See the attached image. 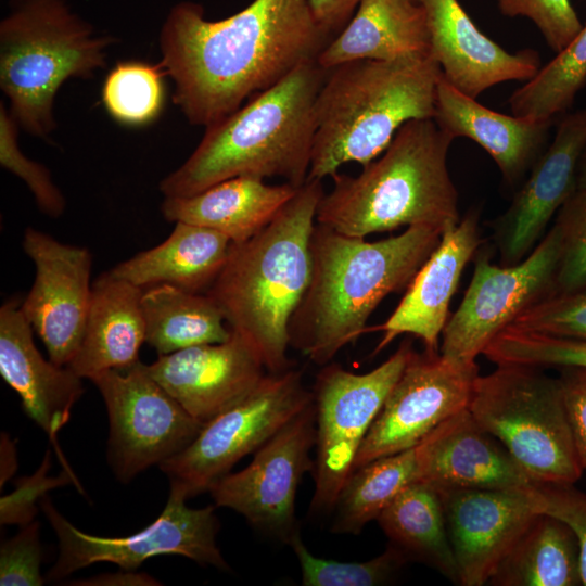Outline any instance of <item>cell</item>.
Returning <instances> with one entry per match:
<instances>
[{
  "mask_svg": "<svg viewBox=\"0 0 586 586\" xmlns=\"http://www.w3.org/2000/svg\"><path fill=\"white\" fill-rule=\"evenodd\" d=\"M288 545L293 549L304 586H377L393 581L408 562L391 544L379 556L362 562H341L314 556L295 532Z\"/></svg>",
  "mask_w": 586,
  "mask_h": 586,
  "instance_id": "cell-35",
  "label": "cell"
},
{
  "mask_svg": "<svg viewBox=\"0 0 586 586\" xmlns=\"http://www.w3.org/2000/svg\"><path fill=\"white\" fill-rule=\"evenodd\" d=\"M22 246L36 268L22 309L50 360L68 366L86 327L92 291V254L87 247L62 243L33 227L24 231Z\"/></svg>",
  "mask_w": 586,
  "mask_h": 586,
  "instance_id": "cell-16",
  "label": "cell"
},
{
  "mask_svg": "<svg viewBox=\"0 0 586 586\" xmlns=\"http://www.w3.org/2000/svg\"><path fill=\"white\" fill-rule=\"evenodd\" d=\"M116 41L65 0H9L0 21V89L18 127L49 139L56 128L54 100L61 86L104 68Z\"/></svg>",
  "mask_w": 586,
  "mask_h": 586,
  "instance_id": "cell-7",
  "label": "cell"
},
{
  "mask_svg": "<svg viewBox=\"0 0 586 586\" xmlns=\"http://www.w3.org/2000/svg\"><path fill=\"white\" fill-rule=\"evenodd\" d=\"M586 189V149L582 154L576 174V190Z\"/></svg>",
  "mask_w": 586,
  "mask_h": 586,
  "instance_id": "cell-48",
  "label": "cell"
},
{
  "mask_svg": "<svg viewBox=\"0 0 586 586\" xmlns=\"http://www.w3.org/2000/svg\"><path fill=\"white\" fill-rule=\"evenodd\" d=\"M313 402L302 370L267 372L244 398L206 422L186 449L158 467L170 487L188 499L194 497L208 491Z\"/></svg>",
  "mask_w": 586,
  "mask_h": 586,
  "instance_id": "cell-9",
  "label": "cell"
},
{
  "mask_svg": "<svg viewBox=\"0 0 586 586\" xmlns=\"http://www.w3.org/2000/svg\"><path fill=\"white\" fill-rule=\"evenodd\" d=\"M494 586L582 585L579 547L572 528L538 513L489 578Z\"/></svg>",
  "mask_w": 586,
  "mask_h": 586,
  "instance_id": "cell-30",
  "label": "cell"
},
{
  "mask_svg": "<svg viewBox=\"0 0 586 586\" xmlns=\"http://www.w3.org/2000/svg\"><path fill=\"white\" fill-rule=\"evenodd\" d=\"M530 487H436L457 565L458 585L487 584L499 563L539 513Z\"/></svg>",
  "mask_w": 586,
  "mask_h": 586,
  "instance_id": "cell-17",
  "label": "cell"
},
{
  "mask_svg": "<svg viewBox=\"0 0 586 586\" xmlns=\"http://www.w3.org/2000/svg\"><path fill=\"white\" fill-rule=\"evenodd\" d=\"M72 585H92V586H122V585H160L161 583L145 573H135L129 570H123L118 573L101 574L86 579L75 581Z\"/></svg>",
  "mask_w": 586,
  "mask_h": 586,
  "instance_id": "cell-46",
  "label": "cell"
},
{
  "mask_svg": "<svg viewBox=\"0 0 586 586\" xmlns=\"http://www.w3.org/2000/svg\"><path fill=\"white\" fill-rule=\"evenodd\" d=\"M502 15L530 18L548 47L558 53L583 27L570 0H496Z\"/></svg>",
  "mask_w": 586,
  "mask_h": 586,
  "instance_id": "cell-40",
  "label": "cell"
},
{
  "mask_svg": "<svg viewBox=\"0 0 586 586\" xmlns=\"http://www.w3.org/2000/svg\"><path fill=\"white\" fill-rule=\"evenodd\" d=\"M377 521L390 544L408 561L429 565L458 584L444 509L435 486L422 481L410 484Z\"/></svg>",
  "mask_w": 586,
  "mask_h": 586,
  "instance_id": "cell-29",
  "label": "cell"
},
{
  "mask_svg": "<svg viewBox=\"0 0 586 586\" xmlns=\"http://www.w3.org/2000/svg\"><path fill=\"white\" fill-rule=\"evenodd\" d=\"M33 331L22 300L5 301L0 308V374L18 394L24 411L54 444L65 471L74 476L56 435L84 393L82 378L68 366L47 360L35 345Z\"/></svg>",
  "mask_w": 586,
  "mask_h": 586,
  "instance_id": "cell-22",
  "label": "cell"
},
{
  "mask_svg": "<svg viewBox=\"0 0 586 586\" xmlns=\"http://www.w3.org/2000/svg\"><path fill=\"white\" fill-rule=\"evenodd\" d=\"M509 327L586 341V291L552 293L524 310Z\"/></svg>",
  "mask_w": 586,
  "mask_h": 586,
  "instance_id": "cell-39",
  "label": "cell"
},
{
  "mask_svg": "<svg viewBox=\"0 0 586 586\" xmlns=\"http://www.w3.org/2000/svg\"><path fill=\"white\" fill-rule=\"evenodd\" d=\"M327 71L300 64L270 88L205 127L192 154L164 177V198L196 194L220 181L280 177L300 188L308 177L316 132V99Z\"/></svg>",
  "mask_w": 586,
  "mask_h": 586,
  "instance_id": "cell-3",
  "label": "cell"
},
{
  "mask_svg": "<svg viewBox=\"0 0 586 586\" xmlns=\"http://www.w3.org/2000/svg\"><path fill=\"white\" fill-rule=\"evenodd\" d=\"M425 10L431 55L443 77L458 91L476 99L509 80L527 81L542 67L539 53L506 51L484 35L458 0H421Z\"/></svg>",
  "mask_w": 586,
  "mask_h": 586,
  "instance_id": "cell-21",
  "label": "cell"
},
{
  "mask_svg": "<svg viewBox=\"0 0 586 586\" xmlns=\"http://www.w3.org/2000/svg\"><path fill=\"white\" fill-rule=\"evenodd\" d=\"M417 455L419 481L435 487L521 489L536 483L468 408L435 428Z\"/></svg>",
  "mask_w": 586,
  "mask_h": 586,
  "instance_id": "cell-23",
  "label": "cell"
},
{
  "mask_svg": "<svg viewBox=\"0 0 586 586\" xmlns=\"http://www.w3.org/2000/svg\"><path fill=\"white\" fill-rule=\"evenodd\" d=\"M284 182L240 176L220 181L189 196L164 198L161 212L171 222H187L216 230L241 243L264 229L296 193Z\"/></svg>",
  "mask_w": 586,
  "mask_h": 586,
  "instance_id": "cell-27",
  "label": "cell"
},
{
  "mask_svg": "<svg viewBox=\"0 0 586 586\" xmlns=\"http://www.w3.org/2000/svg\"><path fill=\"white\" fill-rule=\"evenodd\" d=\"M142 292V288L107 271L94 280L82 340L68 364L80 378L126 369L139 361V349L145 342Z\"/></svg>",
  "mask_w": 586,
  "mask_h": 586,
  "instance_id": "cell-26",
  "label": "cell"
},
{
  "mask_svg": "<svg viewBox=\"0 0 586 586\" xmlns=\"http://www.w3.org/2000/svg\"><path fill=\"white\" fill-rule=\"evenodd\" d=\"M586 149V106L560 120L555 138L528 173L511 204L493 224L500 263L523 260L547 225L576 190L579 160Z\"/></svg>",
  "mask_w": 586,
  "mask_h": 586,
  "instance_id": "cell-18",
  "label": "cell"
},
{
  "mask_svg": "<svg viewBox=\"0 0 586 586\" xmlns=\"http://www.w3.org/2000/svg\"><path fill=\"white\" fill-rule=\"evenodd\" d=\"M419 481L417 446L374 459L354 470L333 510L332 532L359 534L410 484Z\"/></svg>",
  "mask_w": 586,
  "mask_h": 586,
  "instance_id": "cell-32",
  "label": "cell"
},
{
  "mask_svg": "<svg viewBox=\"0 0 586 586\" xmlns=\"http://www.w3.org/2000/svg\"><path fill=\"white\" fill-rule=\"evenodd\" d=\"M558 370L576 449L586 470V368L562 367Z\"/></svg>",
  "mask_w": 586,
  "mask_h": 586,
  "instance_id": "cell-44",
  "label": "cell"
},
{
  "mask_svg": "<svg viewBox=\"0 0 586 586\" xmlns=\"http://www.w3.org/2000/svg\"><path fill=\"white\" fill-rule=\"evenodd\" d=\"M468 410L536 483L574 484L583 474L559 378L497 365L474 380Z\"/></svg>",
  "mask_w": 586,
  "mask_h": 586,
  "instance_id": "cell-8",
  "label": "cell"
},
{
  "mask_svg": "<svg viewBox=\"0 0 586 586\" xmlns=\"http://www.w3.org/2000/svg\"><path fill=\"white\" fill-rule=\"evenodd\" d=\"M89 380L106 406L107 460L123 483L181 453L204 425L151 377L140 360Z\"/></svg>",
  "mask_w": 586,
  "mask_h": 586,
  "instance_id": "cell-12",
  "label": "cell"
},
{
  "mask_svg": "<svg viewBox=\"0 0 586 586\" xmlns=\"http://www.w3.org/2000/svg\"><path fill=\"white\" fill-rule=\"evenodd\" d=\"M553 225L561 238L556 292L586 291V189L571 194Z\"/></svg>",
  "mask_w": 586,
  "mask_h": 586,
  "instance_id": "cell-38",
  "label": "cell"
},
{
  "mask_svg": "<svg viewBox=\"0 0 586 586\" xmlns=\"http://www.w3.org/2000/svg\"><path fill=\"white\" fill-rule=\"evenodd\" d=\"M40 524L36 521L21 526L20 532L0 548L1 586H40L44 578L41 565Z\"/></svg>",
  "mask_w": 586,
  "mask_h": 586,
  "instance_id": "cell-42",
  "label": "cell"
},
{
  "mask_svg": "<svg viewBox=\"0 0 586 586\" xmlns=\"http://www.w3.org/2000/svg\"><path fill=\"white\" fill-rule=\"evenodd\" d=\"M18 125L3 102L0 103V164L22 179L33 193L37 206L47 216L63 215L66 202L54 184L49 169L28 158L18 148Z\"/></svg>",
  "mask_w": 586,
  "mask_h": 586,
  "instance_id": "cell-37",
  "label": "cell"
},
{
  "mask_svg": "<svg viewBox=\"0 0 586 586\" xmlns=\"http://www.w3.org/2000/svg\"><path fill=\"white\" fill-rule=\"evenodd\" d=\"M231 243L216 230L178 221L165 241L107 272L142 289L166 283L205 293L221 271Z\"/></svg>",
  "mask_w": 586,
  "mask_h": 586,
  "instance_id": "cell-28",
  "label": "cell"
},
{
  "mask_svg": "<svg viewBox=\"0 0 586 586\" xmlns=\"http://www.w3.org/2000/svg\"><path fill=\"white\" fill-rule=\"evenodd\" d=\"M14 443L4 433L1 435V486L16 470V456Z\"/></svg>",
  "mask_w": 586,
  "mask_h": 586,
  "instance_id": "cell-47",
  "label": "cell"
},
{
  "mask_svg": "<svg viewBox=\"0 0 586 586\" xmlns=\"http://www.w3.org/2000/svg\"><path fill=\"white\" fill-rule=\"evenodd\" d=\"M479 217V211L473 208L458 224L447 227L393 314L383 323L366 328V332H383L371 356L404 333L419 337L425 351L438 352V339L449 319L450 301L466 265L482 243Z\"/></svg>",
  "mask_w": 586,
  "mask_h": 586,
  "instance_id": "cell-20",
  "label": "cell"
},
{
  "mask_svg": "<svg viewBox=\"0 0 586 586\" xmlns=\"http://www.w3.org/2000/svg\"><path fill=\"white\" fill-rule=\"evenodd\" d=\"M454 138L434 118L404 124L381 156L357 176H332L316 222L366 238L406 226L442 230L458 224V192L447 168Z\"/></svg>",
  "mask_w": 586,
  "mask_h": 586,
  "instance_id": "cell-5",
  "label": "cell"
},
{
  "mask_svg": "<svg viewBox=\"0 0 586 586\" xmlns=\"http://www.w3.org/2000/svg\"><path fill=\"white\" fill-rule=\"evenodd\" d=\"M531 496L539 513L566 523L574 532L579 547L582 585L586 586V493L573 484L535 483Z\"/></svg>",
  "mask_w": 586,
  "mask_h": 586,
  "instance_id": "cell-41",
  "label": "cell"
},
{
  "mask_svg": "<svg viewBox=\"0 0 586 586\" xmlns=\"http://www.w3.org/2000/svg\"><path fill=\"white\" fill-rule=\"evenodd\" d=\"M165 72L161 64L117 63L104 79L101 98L109 115L119 124L144 126L161 114L165 102Z\"/></svg>",
  "mask_w": 586,
  "mask_h": 586,
  "instance_id": "cell-34",
  "label": "cell"
},
{
  "mask_svg": "<svg viewBox=\"0 0 586 586\" xmlns=\"http://www.w3.org/2000/svg\"><path fill=\"white\" fill-rule=\"evenodd\" d=\"M560 254V232L553 225L518 264L497 266L486 254L479 255L461 304L442 332L440 353L462 362H476L500 331L528 307L556 293Z\"/></svg>",
  "mask_w": 586,
  "mask_h": 586,
  "instance_id": "cell-13",
  "label": "cell"
},
{
  "mask_svg": "<svg viewBox=\"0 0 586 586\" xmlns=\"http://www.w3.org/2000/svg\"><path fill=\"white\" fill-rule=\"evenodd\" d=\"M586 85V24L574 39L510 95L513 115L555 120L573 104Z\"/></svg>",
  "mask_w": 586,
  "mask_h": 586,
  "instance_id": "cell-33",
  "label": "cell"
},
{
  "mask_svg": "<svg viewBox=\"0 0 586 586\" xmlns=\"http://www.w3.org/2000/svg\"><path fill=\"white\" fill-rule=\"evenodd\" d=\"M431 55L425 10L415 0H362L354 16L320 51L326 71L360 61Z\"/></svg>",
  "mask_w": 586,
  "mask_h": 586,
  "instance_id": "cell-25",
  "label": "cell"
},
{
  "mask_svg": "<svg viewBox=\"0 0 586 586\" xmlns=\"http://www.w3.org/2000/svg\"><path fill=\"white\" fill-rule=\"evenodd\" d=\"M477 375L476 362L413 351L362 441L353 471L417 446L442 422L468 408Z\"/></svg>",
  "mask_w": 586,
  "mask_h": 586,
  "instance_id": "cell-14",
  "label": "cell"
},
{
  "mask_svg": "<svg viewBox=\"0 0 586 586\" xmlns=\"http://www.w3.org/2000/svg\"><path fill=\"white\" fill-rule=\"evenodd\" d=\"M187 499L170 487L164 510L150 525L126 537H101L78 530L43 496L40 507L59 540V557L48 581L62 579L97 562L133 571L146 559L162 555H179L202 565L230 570L216 544V506L193 509L186 505Z\"/></svg>",
  "mask_w": 586,
  "mask_h": 586,
  "instance_id": "cell-11",
  "label": "cell"
},
{
  "mask_svg": "<svg viewBox=\"0 0 586 586\" xmlns=\"http://www.w3.org/2000/svg\"><path fill=\"white\" fill-rule=\"evenodd\" d=\"M331 39L308 0H254L219 21L182 1L161 27L160 64L174 82V104L189 124L207 127L317 59Z\"/></svg>",
  "mask_w": 586,
  "mask_h": 586,
  "instance_id": "cell-1",
  "label": "cell"
},
{
  "mask_svg": "<svg viewBox=\"0 0 586 586\" xmlns=\"http://www.w3.org/2000/svg\"><path fill=\"white\" fill-rule=\"evenodd\" d=\"M442 230L411 226L369 242L315 222L308 286L289 326L290 345L324 366L366 332L387 295L407 289L441 241Z\"/></svg>",
  "mask_w": 586,
  "mask_h": 586,
  "instance_id": "cell-2",
  "label": "cell"
},
{
  "mask_svg": "<svg viewBox=\"0 0 586 586\" xmlns=\"http://www.w3.org/2000/svg\"><path fill=\"white\" fill-rule=\"evenodd\" d=\"M413 351L411 341L405 339L391 357L367 373L357 374L337 364H327L318 372L313 388L316 459L311 511L333 509L362 441Z\"/></svg>",
  "mask_w": 586,
  "mask_h": 586,
  "instance_id": "cell-10",
  "label": "cell"
},
{
  "mask_svg": "<svg viewBox=\"0 0 586 586\" xmlns=\"http://www.w3.org/2000/svg\"><path fill=\"white\" fill-rule=\"evenodd\" d=\"M362 0H308L317 24L333 38L349 22Z\"/></svg>",
  "mask_w": 586,
  "mask_h": 586,
  "instance_id": "cell-45",
  "label": "cell"
},
{
  "mask_svg": "<svg viewBox=\"0 0 586 586\" xmlns=\"http://www.w3.org/2000/svg\"><path fill=\"white\" fill-rule=\"evenodd\" d=\"M145 367L203 424L244 398L267 373L257 353L232 331L225 342L162 355Z\"/></svg>",
  "mask_w": 586,
  "mask_h": 586,
  "instance_id": "cell-19",
  "label": "cell"
},
{
  "mask_svg": "<svg viewBox=\"0 0 586 586\" xmlns=\"http://www.w3.org/2000/svg\"><path fill=\"white\" fill-rule=\"evenodd\" d=\"M436 124L454 139L464 137L481 145L497 164L509 187L523 181L549 145L552 119L534 120L493 111L454 88L437 84Z\"/></svg>",
  "mask_w": 586,
  "mask_h": 586,
  "instance_id": "cell-24",
  "label": "cell"
},
{
  "mask_svg": "<svg viewBox=\"0 0 586 586\" xmlns=\"http://www.w3.org/2000/svg\"><path fill=\"white\" fill-rule=\"evenodd\" d=\"M141 307L145 343L158 356L231 336L224 315L206 293L162 283L143 289Z\"/></svg>",
  "mask_w": 586,
  "mask_h": 586,
  "instance_id": "cell-31",
  "label": "cell"
},
{
  "mask_svg": "<svg viewBox=\"0 0 586 586\" xmlns=\"http://www.w3.org/2000/svg\"><path fill=\"white\" fill-rule=\"evenodd\" d=\"M415 1H417V2H421V0H415Z\"/></svg>",
  "mask_w": 586,
  "mask_h": 586,
  "instance_id": "cell-49",
  "label": "cell"
},
{
  "mask_svg": "<svg viewBox=\"0 0 586 586\" xmlns=\"http://www.w3.org/2000/svg\"><path fill=\"white\" fill-rule=\"evenodd\" d=\"M314 402L255 453L249 466L229 472L208 489L216 507L230 508L284 543L297 532L295 497L303 475L314 470Z\"/></svg>",
  "mask_w": 586,
  "mask_h": 586,
  "instance_id": "cell-15",
  "label": "cell"
},
{
  "mask_svg": "<svg viewBox=\"0 0 586 586\" xmlns=\"http://www.w3.org/2000/svg\"><path fill=\"white\" fill-rule=\"evenodd\" d=\"M496 365L586 368V341L508 327L482 353Z\"/></svg>",
  "mask_w": 586,
  "mask_h": 586,
  "instance_id": "cell-36",
  "label": "cell"
},
{
  "mask_svg": "<svg viewBox=\"0 0 586 586\" xmlns=\"http://www.w3.org/2000/svg\"><path fill=\"white\" fill-rule=\"evenodd\" d=\"M323 193L322 180L307 179L264 229L231 243L221 271L205 292L267 372L292 368L289 326L309 283V241Z\"/></svg>",
  "mask_w": 586,
  "mask_h": 586,
  "instance_id": "cell-4",
  "label": "cell"
},
{
  "mask_svg": "<svg viewBox=\"0 0 586 586\" xmlns=\"http://www.w3.org/2000/svg\"><path fill=\"white\" fill-rule=\"evenodd\" d=\"M51 467V451L47 450L46 456L38 470L30 476H23L15 483V489L1 497L0 501V523L26 525L34 521L38 509L37 501H40L47 492L59 486L74 482L79 484L67 471H63L59 476H48Z\"/></svg>",
  "mask_w": 586,
  "mask_h": 586,
  "instance_id": "cell-43",
  "label": "cell"
},
{
  "mask_svg": "<svg viewBox=\"0 0 586 586\" xmlns=\"http://www.w3.org/2000/svg\"><path fill=\"white\" fill-rule=\"evenodd\" d=\"M442 69L432 55L360 60L327 71L316 99V132L307 179L342 165H367L409 120L434 118Z\"/></svg>",
  "mask_w": 586,
  "mask_h": 586,
  "instance_id": "cell-6",
  "label": "cell"
}]
</instances>
